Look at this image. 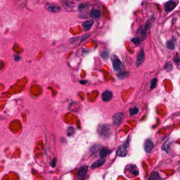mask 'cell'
Returning a JSON list of instances; mask_svg holds the SVG:
<instances>
[{
	"instance_id": "cell-16",
	"label": "cell",
	"mask_w": 180,
	"mask_h": 180,
	"mask_svg": "<svg viewBox=\"0 0 180 180\" xmlns=\"http://www.w3.org/2000/svg\"><path fill=\"white\" fill-rule=\"evenodd\" d=\"M166 47L169 50H173L175 49V44L173 40H171L167 41L166 43Z\"/></svg>"
},
{
	"instance_id": "cell-10",
	"label": "cell",
	"mask_w": 180,
	"mask_h": 180,
	"mask_svg": "<svg viewBox=\"0 0 180 180\" xmlns=\"http://www.w3.org/2000/svg\"><path fill=\"white\" fill-rule=\"evenodd\" d=\"M45 7H46V9L48 11L51 12H54V13L59 12L60 10V8L59 7L53 4H46Z\"/></svg>"
},
{
	"instance_id": "cell-9",
	"label": "cell",
	"mask_w": 180,
	"mask_h": 180,
	"mask_svg": "<svg viewBox=\"0 0 180 180\" xmlns=\"http://www.w3.org/2000/svg\"><path fill=\"white\" fill-rule=\"evenodd\" d=\"M112 97V94L110 91H105L102 94V98L103 101L109 102Z\"/></svg>"
},
{
	"instance_id": "cell-1",
	"label": "cell",
	"mask_w": 180,
	"mask_h": 180,
	"mask_svg": "<svg viewBox=\"0 0 180 180\" xmlns=\"http://www.w3.org/2000/svg\"><path fill=\"white\" fill-rule=\"evenodd\" d=\"M111 61L112 63V66H113L114 69L116 71L121 72L123 71L125 67L123 65V64L121 63V62L119 59L117 57L116 55H113L111 57Z\"/></svg>"
},
{
	"instance_id": "cell-15",
	"label": "cell",
	"mask_w": 180,
	"mask_h": 180,
	"mask_svg": "<svg viewBox=\"0 0 180 180\" xmlns=\"http://www.w3.org/2000/svg\"><path fill=\"white\" fill-rule=\"evenodd\" d=\"M149 26H150V24H149V22H147V23H146V26H145V29L143 30L141 34H142V38L143 39V40H144L145 39L146 36V32H147V30H148V29L149 27Z\"/></svg>"
},
{
	"instance_id": "cell-17",
	"label": "cell",
	"mask_w": 180,
	"mask_h": 180,
	"mask_svg": "<svg viewBox=\"0 0 180 180\" xmlns=\"http://www.w3.org/2000/svg\"><path fill=\"white\" fill-rule=\"evenodd\" d=\"M149 179V180H159V179H161V178L158 172H154L151 174Z\"/></svg>"
},
{
	"instance_id": "cell-5",
	"label": "cell",
	"mask_w": 180,
	"mask_h": 180,
	"mask_svg": "<svg viewBox=\"0 0 180 180\" xmlns=\"http://www.w3.org/2000/svg\"><path fill=\"white\" fill-rule=\"evenodd\" d=\"M176 3L172 1H170L167 2L164 6V10L167 12H170L173 11L176 7Z\"/></svg>"
},
{
	"instance_id": "cell-4",
	"label": "cell",
	"mask_w": 180,
	"mask_h": 180,
	"mask_svg": "<svg viewBox=\"0 0 180 180\" xmlns=\"http://www.w3.org/2000/svg\"><path fill=\"white\" fill-rule=\"evenodd\" d=\"M88 170V166L87 165H83L81 166L79 169L78 172V179L79 180L84 179L86 176Z\"/></svg>"
},
{
	"instance_id": "cell-7",
	"label": "cell",
	"mask_w": 180,
	"mask_h": 180,
	"mask_svg": "<svg viewBox=\"0 0 180 180\" xmlns=\"http://www.w3.org/2000/svg\"><path fill=\"white\" fill-rule=\"evenodd\" d=\"M127 154V151L126 147L123 145L119 146L117 151V155L118 156L120 157H125L126 156Z\"/></svg>"
},
{
	"instance_id": "cell-11",
	"label": "cell",
	"mask_w": 180,
	"mask_h": 180,
	"mask_svg": "<svg viewBox=\"0 0 180 180\" xmlns=\"http://www.w3.org/2000/svg\"><path fill=\"white\" fill-rule=\"evenodd\" d=\"M94 20H90L86 21V22L82 23V26L84 31H87L88 30H89L91 28V27L92 26L93 24H94Z\"/></svg>"
},
{
	"instance_id": "cell-19",
	"label": "cell",
	"mask_w": 180,
	"mask_h": 180,
	"mask_svg": "<svg viewBox=\"0 0 180 180\" xmlns=\"http://www.w3.org/2000/svg\"><path fill=\"white\" fill-rule=\"evenodd\" d=\"M138 111H139V109H138V108H137V107H134V108L130 109V110H129L130 114V115H132V116L135 115L137 114H138Z\"/></svg>"
},
{
	"instance_id": "cell-20",
	"label": "cell",
	"mask_w": 180,
	"mask_h": 180,
	"mask_svg": "<svg viewBox=\"0 0 180 180\" xmlns=\"http://www.w3.org/2000/svg\"><path fill=\"white\" fill-rule=\"evenodd\" d=\"M169 144V141H166V143H165L164 145L162 146V149H163L165 151H168L169 148H170V144Z\"/></svg>"
},
{
	"instance_id": "cell-2",
	"label": "cell",
	"mask_w": 180,
	"mask_h": 180,
	"mask_svg": "<svg viewBox=\"0 0 180 180\" xmlns=\"http://www.w3.org/2000/svg\"><path fill=\"white\" fill-rule=\"evenodd\" d=\"M97 132L101 137L107 138L110 135V127L108 125H100L98 127Z\"/></svg>"
},
{
	"instance_id": "cell-13",
	"label": "cell",
	"mask_w": 180,
	"mask_h": 180,
	"mask_svg": "<svg viewBox=\"0 0 180 180\" xmlns=\"http://www.w3.org/2000/svg\"><path fill=\"white\" fill-rule=\"evenodd\" d=\"M100 11L98 10H94V9H93V10H91L90 12V16L94 18V19H98L100 16Z\"/></svg>"
},
{
	"instance_id": "cell-12",
	"label": "cell",
	"mask_w": 180,
	"mask_h": 180,
	"mask_svg": "<svg viewBox=\"0 0 180 180\" xmlns=\"http://www.w3.org/2000/svg\"><path fill=\"white\" fill-rule=\"evenodd\" d=\"M105 162V160L103 158H102V159L98 160V161H97L95 162L94 163H93L91 166V169H95L97 168V167H99L100 166H102L104 164Z\"/></svg>"
},
{
	"instance_id": "cell-18",
	"label": "cell",
	"mask_w": 180,
	"mask_h": 180,
	"mask_svg": "<svg viewBox=\"0 0 180 180\" xmlns=\"http://www.w3.org/2000/svg\"><path fill=\"white\" fill-rule=\"evenodd\" d=\"M164 68H165V69L166 71H171L173 68L172 63L171 62H167L165 64V65Z\"/></svg>"
},
{
	"instance_id": "cell-21",
	"label": "cell",
	"mask_w": 180,
	"mask_h": 180,
	"mask_svg": "<svg viewBox=\"0 0 180 180\" xmlns=\"http://www.w3.org/2000/svg\"><path fill=\"white\" fill-rule=\"evenodd\" d=\"M174 61H175V62L176 63L177 65L179 66H180V58L179 57L178 54L177 53L175 55L174 59Z\"/></svg>"
},
{
	"instance_id": "cell-26",
	"label": "cell",
	"mask_w": 180,
	"mask_h": 180,
	"mask_svg": "<svg viewBox=\"0 0 180 180\" xmlns=\"http://www.w3.org/2000/svg\"><path fill=\"white\" fill-rule=\"evenodd\" d=\"M80 82L82 84H86L87 83L86 81H80Z\"/></svg>"
},
{
	"instance_id": "cell-22",
	"label": "cell",
	"mask_w": 180,
	"mask_h": 180,
	"mask_svg": "<svg viewBox=\"0 0 180 180\" xmlns=\"http://www.w3.org/2000/svg\"><path fill=\"white\" fill-rule=\"evenodd\" d=\"M131 41L133 42L134 44L136 45H138L140 42H141V40L139 38H133L131 39Z\"/></svg>"
},
{
	"instance_id": "cell-23",
	"label": "cell",
	"mask_w": 180,
	"mask_h": 180,
	"mask_svg": "<svg viewBox=\"0 0 180 180\" xmlns=\"http://www.w3.org/2000/svg\"><path fill=\"white\" fill-rule=\"evenodd\" d=\"M156 83H157L156 79H155V78L153 79V80H152V82H151V86H150V89H153V88H154L155 87V86H156Z\"/></svg>"
},
{
	"instance_id": "cell-6",
	"label": "cell",
	"mask_w": 180,
	"mask_h": 180,
	"mask_svg": "<svg viewBox=\"0 0 180 180\" xmlns=\"http://www.w3.org/2000/svg\"><path fill=\"white\" fill-rule=\"evenodd\" d=\"M123 115L121 112H118V113L114 115L113 116V123L116 126H118L121 123L123 120Z\"/></svg>"
},
{
	"instance_id": "cell-14",
	"label": "cell",
	"mask_w": 180,
	"mask_h": 180,
	"mask_svg": "<svg viewBox=\"0 0 180 180\" xmlns=\"http://www.w3.org/2000/svg\"><path fill=\"white\" fill-rule=\"evenodd\" d=\"M109 153V150L106 147L102 148L100 151V156L102 158H105Z\"/></svg>"
},
{
	"instance_id": "cell-3",
	"label": "cell",
	"mask_w": 180,
	"mask_h": 180,
	"mask_svg": "<svg viewBox=\"0 0 180 180\" xmlns=\"http://www.w3.org/2000/svg\"><path fill=\"white\" fill-rule=\"evenodd\" d=\"M145 59V54L143 49H142L139 54L137 55L136 58V60L135 62V65L136 67H138L141 66L143 62H144Z\"/></svg>"
},
{
	"instance_id": "cell-24",
	"label": "cell",
	"mask_w": 180,
	"mask_h": 180,
	"mask_svg": "<svg viewBox=\"0 0 180 180\" xmlns=\"http://www.w3.org/2000/svg\"><path fill=\"white\" fill-rule=\"evenodd\" d=\"M56 163H57V159L56 158H54L53 160L51 161V166L52 167H54L56 166Z\"/></svg>"
},
{
	"instance_id": "cell-8",
	"label": "cell",
	"mask_w": 180,
	"mask_h": 180,
	"mask_svg": "<svg viewBox=\"0 0 180 180\" xmlns=\"http://www.w3.org/2000/svg\"><path fill=\"white\" fill-rule=\"evenodd\" d=\"M153 146L154 145L153 142L149 139L147 140L144 144V149L145 152H147V153H150L153 148Z\"/></svg>"
},
{
	"instance_id": "cell-25",
	"label": "cell",
	"mask_w": 180,
	"mask_h": 180,
	"mask_svg": "<svg viewBox=\"0 0 180 180\" xmlns=\"http://www.w3.org/2000/svg\"><path fill=\"white\" fill-rule=\"evenodd\" d=\"M73 132H74V129H73V128L69 127L68 129V134H67V135L69 136L71 135L73 133Z\"/></svg>"
}]
</instances>
